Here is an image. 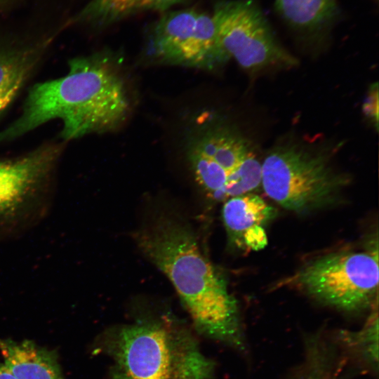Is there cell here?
Masks as SVG:
<instances>
[{"label":"cell","instance_id":"obj_11","mask_svg":"<svg viewBox=\"0 0 379 379\" xmlns=\"http://www.w3.org/2000/svg\"><path fill=\"white\" fill-rule=\"evenodd\" d=\"M274 6L291 30L309 39L328 34L340 15L338 0H275Z\"/></svg>","mask_w":379,"mask_h":379},{"label":"cell","instance_id":"obj_7","mask_svg":"<svg viewBox=\"0 0 379 379\" xmlns=\"http://www.w3.org/2000/svg\"><path fill=\"white\" fill-rule=\"evenodd\" d=\"M211 15L224 51L243 69L257 72L297 64L278 41L254 0H220L215 4Z\"/></svg>","mask_w":379,"mask_h":379},{"label":"cell","instance_id":"obj_10","mask_svg":"<svg viewBox=\"0 0 379 379\" xmlns=\"http://www.w3.org/2000/svg\"><path fill=\"white\" fill-rule=\"evenodd\" d=\"M53 40L0 41V119L41 67Z\"/></svg>","mask_w":379,"mask_h":379},{"label":"cell","instance_id":"obj_3","mask_svg":"<svg viewBox=\"0 0 379 379\" xmlns=\"http://www.w3.org/2000/svg\"><path fill=\"white\" fill-rule=\"evenodd\" d=\"M94 345L110 359L109 379H212L215 373L192 331L168 317L112 327Z\"/></svg>","mask_w":379,"mask_h":379},{"label":"cell","instance_id":"obj_18","mask_svg":"<svg viewBox=\"0 0 379 379\" xmlns=\"http://www.w3.org/2000/svg\"><path fill=\"white\" fill-rule=\"evenodd\" d=\"M241 244L251 250H260L267 244V235L262 226L252 228L243 236Z\"/></svg>","mask_w":379,"mask_h":379},{"label":"cell","instance_id":"obj_6","mask_svg":"<svg viewBox=\"0 0 379 379\" xmlns=\"http://www.w3.org/2000/svg\"><path fill=\"white\" fill-rule=\"evenodd\" d=\"M295 283L322 304L353 312L378 305V253L338 252L303 267Z\"/></svg>","mask_w":379,"mask_h":379},{"label":"cell","instance_id":"obj_8","mask_svg":"<svg viewBox=\"0 0 379 379\" xmlns=\"http://www.w3.org/2000/svg\"><path fill=\"white\" fill-rule=\"evenodd\" d=\"M147 51L160 63L206 70L230 60L211 13L195 8L162 14L150 30Z\"/></svg>","mask_w":379,"mask_h":379},{"label":"cell","instance_id":"obj_17","mask_svg":"<svg viewBox=\"0 0 379 379\" xmlns=\"http://www.w3.org/2000/svg\"><path fill=\"white\" fill-rule=\"evenodd\" d=\"M364 114L378 131V85L372 84L362 105Z\"/></svg>","mask_w":379,"mask_h":379},{"label":"cell","instance_id":"obj_14","mask_svg":"<svg viewBox=\"0 0 379 379\" xmlns=\"http://www.w3.org/2000/svg\"><path fill=\"white\" fill-rule=\"evenodd\" d=\"M274 216V209L261 197L251 193L227 199L222 208V218L229 234L241 244L249 230L265 225Z\"/></svg>","mask_w":379,"mask_h":379},{"label":"cell","instance_id":"obj_19","mask_svg":"<svg viewBox=\"0 0 379 379\" xmlns=\"http://www.w3.org/2000/svg\"><path fill=\"white\" fill-rule=\"evenodd\" d=\"M0 379H18L4 362L0 360Z\"/></svg>","mask_w":379,"mask_h":379},{"label":"cell","instance_id":"obj_2","mask_svg":"<svg viewBox=\"0 0 379 379\" xmlns=\"http://www.w3.org/2000/svg\"><path fill=\"white\" fill-rule=\"evenodd\" d=\"M136 240L144 255L172 283L195 331L247 354L248 344L237 300L193 234L175 221L162 219L138 232Z\"/></svg>","mask_w":379,"mask_h":379},{"label":"cell","instance_id":"obj_15","mask_svg":"<svg viewBox=\"0 0 379 379\" xmlns=\"http://www.w3.org/2000/svg\"><path fill=\"white\" fill-rule=\"evenodd\" d=\"M184 0H90L76 20L95 25H109L133 15L165 11Z\"/></svg>","mask_w":379,"mask_h":379},{"label":"cell","instance_id":"obj_13","mask_svg":"<svg viewBox=\"0 0 379 379\" xmlns=\"http://www.w3.org/2000/svg\"><path fill=\"white\" fill-rule=\"evenodd\" d=\"M304 359L298 379H342L345 358L333 340L320 332L305 334Z\"/></svg>","mask_w":379,"mask_h":379},{"label":"cell","instance_id":"obj_1","mask_svg":"<svg viewBox=\"0 0 379 379\" xmlns=\"http://www.w3.org/2000/svg\"><path fill=\"white\" fill-rule=\"evenodd\" d=\"M115 60L102 51L72 58L64 76L36 83L17 118L0 130L8 143L51 120L59 119V139L68 142L115 129L126 119L131 102Z\"/></svg>","mask_w":379,"mask_h":379},{"label":"cell","instance_id":"obj_12","mask_svg":"<svg viewBox=\"0 0 379 379\" xmlns=\"http://www.w3.org/2000/svg\"><path fill=\"white\" fill-rule=\"evenodd\" d=\"M0 354L18 379H65L56 352L32 340L0 338Z\"/></svg>","mask_w":379,"mask_h":379},{"label":"cell","instance_id":"obj_4","mask_svg":"<svg viewBox=\"0 0 379 379\" xmlns=\"http://www.w3.org/2000/svg\"><path fill=\"white\" fill-rule=\"evenodd\" d=\"M66 144L58 138L0 157V243L23 236L48 216Z\"/></svg>","mask_w":379,"mask_h":379},{"label":"cell","instance_id":"obj_5","mask_svg":"<svg viewBox=\"0 0 379 379\" xmlns=\"http://www.w3.org/2000/svg\"><path fill=\"white\" fill-rule=\"evenodd\" d=\"M261 185L281 206L302 213L332 201L348 182L326 156L296 143L273 148L261 162Z\"/></svg>","mask_w":379,"mask_h":379},{"label":"cell","instance_id":"obj_16","mask_svg":"<svg viewBox=\"0 0 379 379\" xmlns=\"http://www.w3.org/2000/svg\"><path fill=\"white\" fill-rule=\"evenodd\" d=\"M378 305L371 309L367 320L357 331L339 330L333 340L342 351L348 353L373 373H378Z\"/></svg>","mask_w":379,"mask_h":379},{"label":"cell","instance_id":"obj_9","mask_svg":"<svg viewBox=\"0 0 379 379\" xmlns=\"http://www.w3.org/2000/svg\"><path fill=\"white\" fill-rule=\"evenodd\" d=\"M187 154L197 182L214 199H222L227 180L256 157L246 138L222 123L204 125L190 140Z\"/></svg>","mask_w":379,"mask_h":379}]
</instances>
